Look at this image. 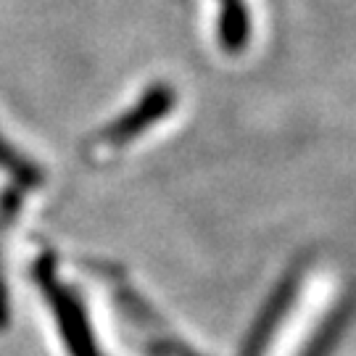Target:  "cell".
<instances>
[{
    "label": "cell",
    "instance_id": "6da1fadb",
    "mask_svg": "<svg viewBox=\"0 0 356 356\" xmlns=\"http://www.w3.org/2000/svg\"><path fill=\"white\" fill-rule=\"evenodd\" d=\"M42 288L51 298L53 309H56V319H58V327H61V341H64L66 351L72 356H101L95 338L90 332V322L85 309L79 306L76 298H72L69 293L56 282L53 275H45Z\"/></svg>",
    "mask_w": 356,
    "mask_h": 356
}]
</instances>
